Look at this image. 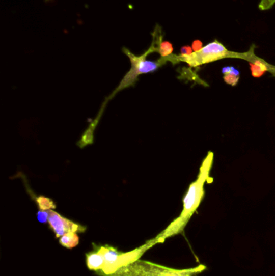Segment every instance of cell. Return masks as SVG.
Wrapping results in <instances>:
<instances>
[{
	"mask_svg": "<svg viewBox=\"0 0 275 276\" xmlns=\"http://www.w3.org/2000/svg\"><path fill=\"white\" fill-rule=\"evenodd\" d=\"M214 153L209 151L205 158L202 161L200 172L197 179L190 183L184 198H183V208L179 216L173 220L165 230L154 237L157 244L163 243L170 237L182 234L185 230L193 214L197 211L198 208L204 198L205 190L204 186L209 180H212L210 177L211 168L213 165Z\"/></svg>",
	"mask_w": 275,
	"mask_h": 276,
	"instance_id": "obj_1",
	"label": "cell"
},
{
	"mask_svg": "<svg viewBox=\"0 0 275 276\" xmlns=\"http://www.w3.org/2000/svg\"><path fill=\"white\" fill-rule=\"evenodd\" d=\"M206 269L207 266L203 264L191 268H171L140 259L118 269L109 276H196L204 272Z\"/></svg>",
	"mask_w": 275,
	"mask_h": 276,
	"instance_id": "obj_2",
	"label": "cell"
},
{
	"mask_svg": "<svg viewBox=\"0 0 275 276\" xmlns=\"http://www.w3.org/2000/svg\"><path fill=\"white\" fill-rule=\"evenodd\" d=\"M123 50H124V53H126L127 56L129 58L131 63H132V67H131V70L127 73L126 75L124 76V78H123L118 88L115 90L113 95L109 96L108 99L113 98L115 96V94L118 92L120 90L124 89V88L132 85L134 82H136L138 76L141 75V74L154 72L163 63H165L166 59H167V58H161V59L157 61V62L146 60V57L149 53L157 52V46H155V45H154V41L152 44L151 47L146 51V53H144L143 55H141V56H135L133 53H131L129 50L125 49V48H124Z\"/></svg>",
	"mask_w": 275,
	"mask_h": 276,
	"instance_id": "obj_3",
	"label": "cell"
},
{
	"mask_svg": "<svg viewBox=\"0 0 275 276\" xmlns=\"http://www.w3.org/2000/svg\"><path fill=\"white\" fill-rule=\"evenodd\" d=\"M231 56L232 53L226 49V47L219 41L215 40L203 47L200 51L193 52L191 54L188 56L180 55L177 57V59L187 63L190 67H197L201 65L213 63L215 61Z\"/></svg>",
	"mask_w": 275,
	"mask_h": 276,
	"instance_id": "obj_4",
	"label": "cell"
},
{
	"mask_svg": "<svg viewBox=\"0 0 275 276\" xmlns=\"http://www.w3.org/2000/svg\"><path fill=\"white\" fill-rule=\"evenodd\" d=\"M48 223L58 239L68 233L81 234L87 230L86 226L69 220L67 218L62 216L59 212H55L53 209L49 211Z\"/></svg>",
	"mask_w": 275,
	"mask_h": 276,
	"instance_id": "obj_5",
	"label": "cell"
},
{
	"mask_svg": "<svg viewBox=\"0 0 275 276\" xmlns=\"http://www.w3.org/2000/svg\"><path fill=\"white\" fill-rule=\"evenodd\" d=\"M86 263L89 270L96 272L103 270L105 266V257L101 245L95 247V251L86 254Z\"/></svg>",
	"mask_w": 275,
	"mask_h": 276,
	"instance_id": "obj_6",
	"label": "cell"
},
{
	"mask_svg": "<svg viewBox=\"0 0 275 276\" xmlns=\"http://www.w3.org/2000/svg\"><path fill=\"white\" fill-rule=\"evenodd\" d=\"M59 241L62 246L73 249L79 244V236L78 233H68L61 237Z\"/></svg>",
	"mask_w": 275,
	"mask_h": 276,
	"instance_id": "obj_7",
	"label": "cell"
},
{
	"mask_svg": "<svg viewBox=\"0 0 275 276\" xmlns=\"http://www.w3.org/2000/svg\"><path fill=\"white\" fill-rule=\"evenodd\" d=\"M250 66L252 75L255 78L262 77L268 70L267 66L262 61L257 60L254 63H250Z\"/></svg>",
	"mask_w": 275,
	"mask_h": 276,
	"instance_id": "obj_8",
	"label": "cell"
},
{
	"mask_svg": "<svg viewBox=\"0 0 275 276\" xmlns=\"http://www.w3.org/2000/svg\"><path fill=\"white\" fill-rule=\"evenodd\" d=\"M36 201L41 211H49L56 208L54 202L48 197H43V196L37 197L36 198Z\"/></svg>",
	"mask_w": 275,
	"mask_h": 276,
	"instance_id": "obj_9",
	"label": "cell"
},
{
	"mask_svg": "<svg viewBox=\"0 0 275 276\" xmlns=\"http://www.w3.org/2000/svg\"><path fill=\"white\" fill-rule=\"evenodd\" d=\"M173 50H174V48L171 42L161 41L158 43L157 52L161 55V58H168L169 56H171Z\"/></svg>",
	"mask_w": 275,
	"mask_h": 276,
	"instance_id": "obj_10",
	"label": "cell"
},
{
	"mask_svg": "<svg viewBox=\"0 0 275 276\" xmlns=\"http://www.w3.org/2000/svg\"><path fill=\"white\" fill-rule=\"evenodd\" d=\"M275 5V0H261L258 4V8L261 11H267L271 9Z\"/></svg>",
	"mask_w": 275,
	"mask_h": 276,
	"instance_id": "obj_11",
	"label": "cell"
},
{
	"mask_svg": "<svg viewBox=\"0 0 275 276\" xmlns=\"http://www.w3.org/2000/svg\"><path fill=\"white\" fill-rule=\"evenodd\" d=\"M240 76L234 75V74H228L224 75V81L226 84H229L231 86H236L238 82Z\"/></svg>",
	"mask_w": 275,
	"mask_h": 276,
	"instance_id": "obj_12",
	"label": "cell"
},
{
	"mask_svg": "<svg viewBox=\"0 0 275 276\" xmlns=\"http://www.w3.org/2000/svg\"><path fill=\"white\" fill-rule=\"evenodd\" d=\"M49 219V211H41L37 212V220L41 223L48 222Z\"/></svg>",
	"mask_w": 275,
	"mask_h": 276,
	"instance_id": "obj_13",
	"label": "cell"
},
{
	"mask_svg": "<svg viewBox=\"0 0 275 276\" xmlns=\"http://www.w3.org/2000/svg\"><path fill=\"white\" fill-rule=\"evenodd\" d=\"M194 51L192 49V47L186 45V46L182 47V49H181V56H188V55L191 54Z\"/></svg>",
	"mask_w": 275,
	"mask_h": 276,
	"instance_id": "obj_14",
	"label": "cell"
},
{
	"mask_svg": "<svg viewBox=\"0 0 275 276\" xmlns=\"http://www.w3.org/2000/svg\"><path fill=\"white\" fill-rule=\"evenodd\" d=\"M203 43L201 41H199V40H196L194 42L192 43V49L194 52H198L200 51V49L203 48Z\"/></svg>",
	"mask_w": 275,
	"mask_h": 276,
	"instance_id": "obj_15",
	"label": "cell"
},
{
	"mask_svg": "<svg viewBox=\"0 0 275 276\" xmlns=\"http://www.w3.org/2000/svg\"><path fill=\"white\" fill-rule=\"evenodd\" d=\"M231 70V66H225V67H224L223 69H222V73H223L224 75H225V74H228L230 73Z\"/></svg>",
	"mask_w": 275,
	"mask_h": 276,
	"instance_id": "obj_16",
	"label": "cell"
}]
</instances>
